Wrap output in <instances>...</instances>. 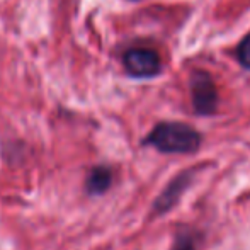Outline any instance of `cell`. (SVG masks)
<instances>
[{
    "label": "cell",
    "mask_w": 250,
    "mask_h": 250,
    "mask_svg": "<svg viewBox=\"0 0 250 250\" xmlns=\"http://www.w3.org/2000/svg\"><path fill=\"white\" fill-rule=\"evenodd\" d=\"M201 231L191 225H179L174 233L170 250H199L201 245Z\"/></svg>",
    "instance_id": "8992f818"
},
{
    "label": "cell",
    "mask_w": 250,
    "mask_h": 250,
    "mask_svg": "<svg viewBox=\"0 0 250 250\" xmlns=\"http://www.w3.org/2000/svg\"><path fill=\"white\" fill-rule=\"evenodd\" d=\"M191 85V102L194 112L201 118H209L218 109V89L213 77L206 70H194L189 79Z\"/></svg>",
    "instance_id": "7a4b0ae2"
},
{
    "label": "cell",
    "mask_w": 250,
    "mask_h": 250,
    "mask_svg": "<svg viewBox=\"0 0 250 250\" xmlns=\"http://www.w3.org/2000/svg\"><path fill=\"white\" fill-rule=\"evenodd\" d=\"M237 60L245 70H249L250 72V33L240 41V44L237 46Z\"/></svg>",
    "instance_id": "52a82bcc"
},
{
    "label": "cell",
    "mask_w": 250,
    "mask_h": 250,
    "mask_svg": "<svg viewBox=\"0 0 250 250\" xmlns=\"http://www.w3.org/2000/svg\"><path fill=\"white\" fill-rule=\"evenodd\" d=\"M114 172L109 165H96L90 168L85 179V191L89 196H102L111 189Z\"/></svg>",
    "instance_id": "5b68a950"
},
{
    "label": "cell",
    "mask_w": 250,
    "mask_h": 250,
    "mask_svg": "<svg viewBox=\"0 0 250 250\" xmlns=\"http://www.w3.org/2000/svg\"><path fill=\"white\" fill-rule=\"evenodd\" d=\"M142 145L164 155H192L203 145V135L188 123L160 121L143 138Z\"/></svg>",
    "instance_id": "6da1fadb"
},
{
    "label": "cell",
    "mask_w": 250,
    "mask_h": 250,
    "mask_svg": "<svg viewBox=\"0 0 250 250\" xmlns=\"http://www.w3.org/2000/svg\"><path fill=\"white\" fill-rule=\"evenodd\" d=\"M131 2H136V0H131Z\"/></svg>",
    "instance_id": "ba28073f"
},
{
    "label": "cell",
    "mask_w": 250,
    "mask_h": 250,
    "mask_svg": "<svg viewBox=\"0 0 250 250\" xmlns=\"http://www.w3.org/2000/svg\"><path fill=\"white\" fill-rule=\"evenodd\" d=\"M126 73L133 79H153L162 72V58L151 48H131L123 55Z\"/></svg>",
    "instance_id": "277c9868"
},
{
    "label": "cell",
    "mask_w": 250,
    "mask_h": 250,
    "mask_svg": "<svg viewBox=\"0 0 250 250\" xmlns=\"http://www.w3.org/2000/svg\"><path fill=\"white\" fill-rule=\"evenodd\" d=\"M198 167H191L181 170L175 177L168 181V184L164 188V191L155 198L151 204V216H165L170 209H174L181 203L184 192L194 184L196 175H198Z\"/></svg>",
    "instance_id": "3957f363"
}]
</instances>
